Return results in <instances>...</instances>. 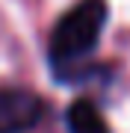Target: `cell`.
<instances>
[{
	"label": "cell",
	"instance_id": "2",
	"mask_svg": "<svg viewBox=\"0 0 130 133\" xmlns=\"http://www.w3.org/2000/svg\"><path fill=\"white\" fill-rule=\"evenodd\" d=\"M44 118V101L30 89H0V133H27Z\"/></svg>",
	"mask_w": 130,
	"mask_h": 133
},
{
	"label": "cell",
	"instance_id": "3",
	"mask_svg": "<svg viewBox=\"0 0 130 133\" xmlns=\"http://www.w3.org/2000/svg\"><path fill=\"white\" fill-rule=\"evenodd\" d=\"M68 133H110V124L92 101H74L65 112Z\"/></svg>",
	"mask_w": 130,
	"mask_h": 133
},
{
	"label": "cell",
	"instance_id": "1",
	"mask_svg": "<svg viewBox=\"0 0 130 133\" xmlns=\"http://www.w3.org/2000/svg\"><path fill=\"white\" fill-rule=\"evenodd\" d=\"M104 27H106L104 0H80L56 21L47 44V59L59 80H77L86 74V59L95 53Z\"/></svg>",
	"mask_w": 130,
	"mask_h": 133
}]
</instances>
